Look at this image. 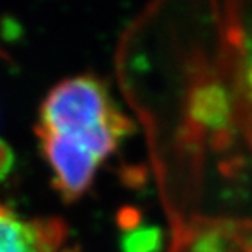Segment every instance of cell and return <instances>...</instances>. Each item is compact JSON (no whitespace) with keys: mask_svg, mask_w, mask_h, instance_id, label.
<instances>
[{"mask_svg":"<svg viewBox=\"0 0 252 252\" xmlns=\"http://www.w3.org/2000/svg\"><path fill=\"white\" fill-rule=\"evenodd\" d=\"M116 74L159 181H252V0H149Z\"/></svg>","mask_w":252,"mask_h":252,"instance_id":"cell-1","label":"cell"},{"mask_svg":"<svg viewBox=\"0 0 252 252\" xmlns=\"http://www.w3.org/2000/svg\"><path fill=\"white\" fill-rule=\"evenodd\" d=\"M133 128L100 79L74 75L56 84L40 105L35 133L60 196L65 201L83 196Z\"/></svg>","mask_w":252,"mask_h":252,"instance_id":"cell-2","label":"cell"},{"mask_svg":"<svg viewBox=\"0 0 252 252\" xmlns=\"http://www.w3.org/2000/svg\"><path fill=\"white\" fill-rule=\"evenodd\" d=\"M67 226L56 217H23L0 201V252H62Z\"/></svg>","mask_w":252,"mask_h":252,"instance_id":"cell-3","label":"cell"},{"mask_svg":"<svg viewBox=\"0 0 252 252\" xmlns=\"http://www.w3.org/2000/svg\"><path fill=\"white\" fill-rule=\"evenodd\" d=\"M161 240V233L156 228H138L125 235L121 247L125 252H158Z\"/></svg>","mask_w":252,"mask_h":252,"instance_id":"cell-4","label":"cell"},{"mask_svg":"<svg viewBox=\"0 0 252 252\" xmlns=\"http://www.w3.org/2000/svg\"><path fill=\"white\" fill-rule=\"evenodd\" d=\"M14 165V153L4 140H0V179H4Z\"/></svg>","mask_w":252,"mask_h":252,"instance_id":"cell-5","label":"cell"}]
</instances>
